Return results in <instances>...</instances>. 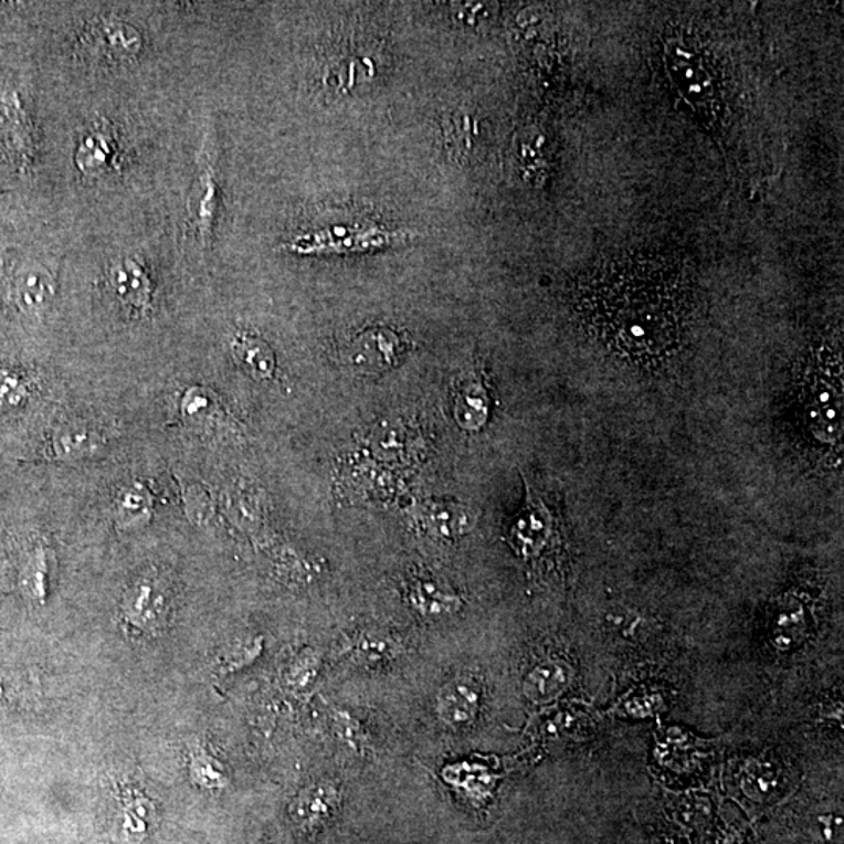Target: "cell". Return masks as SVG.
<instances>
[{
    "instance_id": "cell-22",
    "label": "cell",
    "mask_w": 844,
    "mask_h": 844,
    "mask_svg": "<svg viewBox=\"0 0 844 844\" xmlns=\"http://www.w3.org/2000/svg\"><path fill=\"white\" fill-rule=\"evenodd\" d=\"M477 707V692L465 682H454L441 693L440 714L451 725H465L471 721Z\"/></svg>"
},
{
    "instance_id": "cell-20",
    "label": "cell",
    "mask_w": 844,
    "mask_h": 844,
    "mask_svg": "<svg viewBox=\"0 0 844 844\" xmlns=\"http://www.w3.org/2000/svg\"><path fill=\"white\" fill-rule=\"evenodd\" d=\"M410 602L414 609L420 610L424 616L439 618L451 615L462 606L460 598L439 587L429 580H416L409 591Z\"/></svg>"
},
{
    "instance_id": "cell-21",
    "label": "cell",
    "mask_w": 844,
    "mask_h": 844,
    "mask_svg": "<svg viewBox=\"0 0 844 844\" xmlns=\"http://www.w3.org/2000/svg\"><path fill=\"white\" fill-rule=\"evenodd\" d=\"M190 778L203 790H221L229 783L228 772L209 746L198 743L190 749Z\"/></svg>"
},
{
    "instance_id": "cell-9",
    "label": "cell",
    "mask_w": 844,
    "mask_h": 844,
    "mask_svg": "<svg viewBox=\"0 0 844 844\" xmlns=\"http://www.w3.org/2000/svg\"><path fill=\"white\" fill-rule=\"evenodd\" d=\"M56 296V282L46 267L30 263L21 267L13 281V299L28 316H41Z\"/></svg>"
},
{
    "instance_id": "cell-15",
    "label": "cell",
    "mask_w": 844,
    "mask_h": 844,
    "mask_svg": "<svg viewBox=\"0 0 844 844\" xmlns=\"http://www.w3.org/2000/svg\"><path fill=\"white\" fill-rule=\"evenodd\" d=\"M489 395L481 379H470L463 383L455 398V418L466 431H478L488 420Z\"/></svg>"
},
{
    "instance_id": "cell-13",
    "label": "cell",
    "mask_w": 844,
    "mask_h": 844,
    "mask_svg": "<svg viewBox=\"0 0 844 844\" xmlns=\"http://www.w3.org/2000/svg\"><path fill=\"white\" fill-rule=\"evenodd\" d=\"M51 446L56 458L81 460L96 454L102 446V439L88 425L73 422L56 429Z\"/></svg>"
},
{
    "instance_id": "cell-11",
    "label": "cell",
    "mask_w": 844,
    "mask_h": 844,
    "mask_svg": "<svg viewBox=\"0 0 844 844\" xmlns=\"http://www.w3.org/2000/svg\"><path fill=\"white\" fill-rule=\"evenodd\" d=\"M338 801H340V793L334 783L321 782L308 787L294 799L292 805L294 823L304 829L319 826L331 815V810L337 808Z\"/></svg>"
},
{
    "instance_id": "cell-10",
    "label": "cell",
    "mask_w": 844,
    "mask_h": 844,
    "mask_svg": "<svg viewBox=\"0 0 844 844\" xmlns=\"http://www.w3.org/2000/svg\"><path fill=\"white\" fill-rule=\"evenodd\" d=\"M112 292L124 307L145 313L152 303V282L145 266L135 259H123L108 273Z\"/></svg>"
},
{
    "instance_id": "cell-5",
    "label": "cell",
    "mask_w": 844,
    "mask_h": 844,
    "mask_svg": "<svg viewBox=\"0 0 844 844\" xmlns=\"http://www.w3.org/2000/svg\"><path fill=\"white\" fill-rule=\"evenodd\" d=\"M120 610L131 629L156 635L168 623V587L156 574L141 576L124 594Z\"/></svg>"
},
{
    "instance_id": "cell-4",
    "label": "cell",
    "mask_w": 844,
    "mask_h": 844,
    "mask_svg": "<svg viewBox=\"0 0 844 844\" xmlns=\"http://www.w3.org/2000/svg\"><path fill=\"white\" fill-rule=\"evenodd\" d=\"M523 478L526 497L508 530V541L524 559L537 560L559 548L563 521L559 504L535 487L529 478Z\"/></svg>"
},
{
    "instance_id": "cell-23",
    "label": "cell",
    "mask_w": 844,
    "mask_h": 844,
    "mask_svg": "<svg viewBox=\"0 0 844 844\" xmlns=\"http://www.w3.org/2000/svg\"><path fill=\"white\" fill-rule=\"evenodd\" d=\"M568 684V671L557 663L538 666L526 682V693L532 700H549L563 692Z\"/></svg>"
},
{
    "instance_id": "cell-8",
    "label": "cell",
    "mask_w": 844,
    "mask_h": 844,
    "mask_svg": "<svg viewBox=\"0 0 844 844\" xmlns=\"http://www.w3.org/2000/svg\"><path fill=\"white\" fill-rule=\"evenodd\" d=\"M402 342L390 329H372L358 335L349 346L348 363L361 372H382L398 365Z\"/></svg>"
},
{
    "instance_id": "cell-25",
    "label": "cell",
    "mask_w": 844,
    "mask_h": 844,
    "mask_svg": "<svg viewBox=\"0 0 844 844\" xmlns=\"http://www.w3.org/2000/svg\"><path fill=\"white\" fill-rule=\"evenodd\" d=\"M46 574L48 565L46 556L43 551H38L35 556L30 559L28 567L22 574L21 585L29 598L33 601L43 602L46 598Z\"/></svg>"
},
{
    "instance_id": "cell-3",
    "label": "cell",
    "mask_w": 844,
    "mask_h": 844,
    "mask_svg": "<svg viewBox=\"0 0 844 844\" xmlns=\"http://www.w3.org/2000/svg\"><path fill=\"white\" fill-rule=\"evenodd\" d=\"M663 63L674 92L708 129L718 127L725 113L721 77L698 38L676 30L665 36Z\"/></svg>"
},
{
    "instance_id": "cell-17",
    "label": "cell",
    "mask_w": 844,
    "mask_h": 844,
    "mask_svg": "<svg viewBox=\"0 0 844 844\" xmlns=\"http://www.w3.org/2000/svg\"><path fill=\"white\" fill-rule=\"evenodd\" d=\"M94 41L105 54L116 60L131 59L138 54L143 44L141 33L123 21L102 22Z\"/></svg>"
},
{
    "instance_id": "cell-26",
    "label": "cell",
    "mask_w": 844,
    "mask_h": 844,
    "mask_svg": "<svg viewBox=\"0 0 844 844\" xmlns=\"http://www.w3.org/2000/svg\"><path fill=\"white\" fill-rule=\"evenodd\" d=\"M804 605L798 599H783L778 606V615H774V625L779 631L794 632L804 625Z\"/></svg>"
},
{
    "instance_id": "cell-19",
    "label": "cell",
    "mask_w": 844,
    "mask_h": 844,
    "mask_svg": "<svg viewBox=\"0 0 844 844\" xmlns=\"http://www.w3.org/2000/svg\"><path fill=\"white\" fill-rule=\"evenodd\" d=\"M182 414L184 422L193 429H210L224 420V410L214 394L199 387L184 393Z\"/></svg>"
},
{
    "instance_id": "cell-7",
    "label": "cell",
    "mask_w": 844,
    "mask_h": 844,
    "mask_svg": "<svg viewBox=\"0 0 844 844\" xmlns=\"http://www.w3.org/2000/svg\"><path fill=\"white\" fill-rule=\"evenodd\" d=\"M118 815L116 834L123 844H141L157 823V808L152 799L137 787L123 785L116 790Z\"/></svg>"
},
{
    "instance_id": "cell-29",
    "label": "cell",
    "mask_w": 844,
    "mask_h": 844,
    "mask_svg": "<svg viewBox=\"0 0 844 844\" xmlns=\"http://www.w3.org/2000/svg\"><path fill=\"white\" fill-rule=\"evenodd\" d=\"M3 693H6V688H3L2 677H0V699L3 698Z\"/></svg>"
},
{
    "instance_id": "cell-28",
    "label": "cell",
    "mask_w": 844,
    "mask_h": 844,
    "mask_svg": "<svg viewBox=\"0 0 844 844\" xmlns=\"http://www.w3.org/2000/svg\"><path fill=\"white\" fill-rule=\"evenodd\" d=\"M21 380L9 371L0 369V404L14 405L24 398Z\"/></svg>"
},
{
    "instance_id": "cell-14",
    "label": "cell",
    "mask_w": 844,
    "mask_h": 844,
    "mask_svg": "<svg viewBox=\"0 0 844 844\" xmlns=\"http://www.w3.org/2000/svg\"><path fill=\"white\" fill-rule=\"evenodd\" d=\"M233 356L240 367L255 380H270L276 371V356L266 341L252 335H239L233 340Z\"/></svg>"
},
{
    "instance_id": "cell-24",
    "label": "cell",
    "mask_w": 844,
    "mask_h": 844,
    "mask_svg": "<svg viewBox=\"0 0 844 844\" xmlns=\"http://www.w3.org/2000/svg\"><path fill=\"white\" fill-rule=\"evenodd\" d=\"M116 511L120 523L129 524V526L145 523L150 511V497L141 488L124 489L116 503Z\"/></svg>"
},
{
    "instance_id": "cell-27",
    "label": "cell",
    "mask_w": 844,
    "mask_h": 844,
    "mask_svg": "<svg viewBox=\"0 0 844 844\" xmlns=\"http://www.w3.org/2000/svg\"><path fill=\"white\" fill-rule=\"evenodd\" d=\"M395 650L394 644L387 639H379L374 635H363L356 644H354V652L361 658V661H382L388 655L393 654Z\"/></svg>"
},
{
    "instance_id": "cell-16",
    "label": "cell",
    "mask_w": 844,
    "mask_h": 844,
    "mask_svg": "<svg viewBox=\"0 0 844 844\" xmlns=\"http://www.w3.org/2000/svg\"><path fill=\"white\" fill-rule=\"evenodd\" d=\"M218 184L209 169L202 171L196 180L193 194H191L190 213L193 218L196 230L203 243H209L214 218L218 211Z\"/></svg>"
},
{
    "instance_id": "cell-18",
    "label": "cell",
    "mask_w": 844,
    "mask_h": 844,
    "mask_svg": "<svg viewBox=\"0 0 844 844\" xmlns=\"http://www.w3.org/2000/svg\"><path fill=\"white\" fill-rule=\"evenodd\" d=\"M421 518L425 529L435 537H458L471 529V516L458 504L433 503L424 507Z\"/></svg>"
},
{
    "instance_id": "cell-12",
    "label": "cell",
    "mask_w": 844,
    "mask_h": 844,
    "mask_svg": "<svg viewBox=\"0 0 844 844\" xmlns=\"http://www.w3.org/2000/svg\"><path fill=\"white\" fill-rule=\"evenodd\" d=\"M115 154L116 145L110 131L97 127L83 135L75 152V163L83 175L99 176L110 168Z\"/></svg>"
},
{
    "instance_id": "cell-1",
    "label": "cell",
    "mask_w": 844,
    "mask_h": 844,
    "mask_svg": "<svg viewBox=\"0 0 844 844\" xmlns=\"http://www.w3.org/2000/svg\"><path fill=\"white\" fill-rule=\"evenodd\" d=\"M682 271L671 260L635 255L609 263L591 285V315L602 337L636 360L673 352L681 340Z\"/></svg>"
},
{
    "instance_id": "cell-6",
    "label": "cell",
    "mask_w": 844,
    "mask_h": 844,
    "mask_svg": "<svg viewBox=\"0 0 844 844\" xmlns=\"http://www.w3.org/2000/svg\"><path fill=\"white\" fill-rule=\"evenodd\" d=\"M33 158L32 124L17 93L0 94V160L18 169L29 168Z\"/></svg>"
},
{
    "instance_id": "cell-2",
    "label": "cell",
    "mask_w": 844,
    "mask_h": 844,
    "mask_svg": "<svg viewBox=\"0 0 844 844\" xmlns=\"http://www.w3.org/2000/svg\"><path fill=\"white\" fill-rule=\"evenodd\" d=\"M799 418L810 443L836 451L843 435L842 349L821 342L799 387Z\"/></svg>"
}]
</instances>
